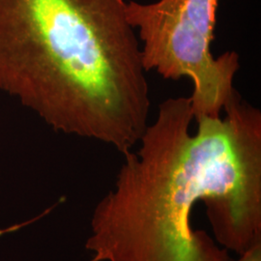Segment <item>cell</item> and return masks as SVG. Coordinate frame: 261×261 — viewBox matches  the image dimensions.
<instances>
[{"label": "cell", "instance_id": "cell-1", "mask_svg": "<svg viewBox=\"0 0 261 261\" xmlns=\"http://www.w3.org/2000/svg\"><path fill=\"white\" fill-rule=\"evenodd\" d=\"M195 135L169 98L94 209L90 261H225L261 243V112L237 93Z\"/></svg>", "mask_w": 261, "mask_h": 261}, {"label": "cell", "instance_id": "cell-2", "mask_svg": "<svg viewBox=\"0 0 261 261\" xmlns=\"http://www.w3.org/2000/svg\"><path fill=\"white\" fill-rule=\"evenodd\" d=\"M125 0H0V89L54 130L132 151L149 85Z\"/></svg>", "mask_w": 261, "mask_h": 261}, {"label": "cell", "instance_id": "cell-3", "mask_svg": "<svg viewBox=\"0 0 261 261\" xmlns=\"http://www.w3.org/2000/svg\"><path fill=\"white\" fill-rule=\"evenodd\" d=\"M219 0H158L149 4L130 1L126 17L142 41L144 70L164 79L189 77L194 84V118L219 117L238 93L233 86L239 56L211 53Z\"/></svg>", "mask_w": 261, "mask_h": 261}, {"label": "cell", "instance_id": "cell-4", "mask_svg": "<svg viewBox=\"0 0 261 261\" xmlns=\"http://www.w3.org/2000/svg\"><path fill=\"white\" fill-rule=\"evenodd\" d=\"M225 261H261V243L249 249L241 254H237L236 257H229Z\"/></svg>", "mask_w": 261, "mask_h": 261}]
</instances>
